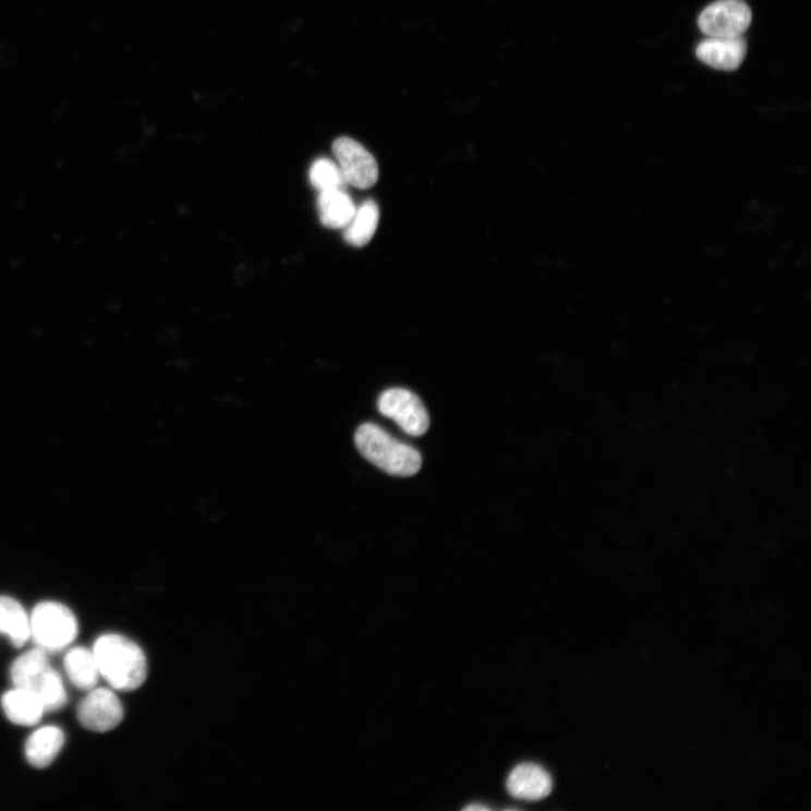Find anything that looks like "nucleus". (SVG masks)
Segmentation results:
<instances>
[{
    "label": "nucleus",
    "instance_id": "f257e3e1",
    "mask_svg": "<svg viewBox=\"0 0 811 811\" xmlns=\"http://www.w3.org/2000/svg\"><path fill=\"white\" fill-rule=\"evenodd\" d=\"M99 674L120 691H134L147 678V661L142 649L121 634L99 637L94 645Z\"/></svg>",
    "mask_w": 811,
    "mask_h": 811
},
{
    "label": "nucleus",
    "instance_id": "f03ea898",
    "mask_svg": "<svg viewBox=\"0 0 811 811\" xmlns=\"http://www.w3.org/2000/svg\"><path fill=\"white\" fill-rule=\"evenodd\" d=\"M355 445L367 461L392 476L411 477L422 467V456L417 450L397 441L375 424L366 423L358 428Z\"/></svg>",
    "mask_w": 811,
    "mask_h": 811
},
{
    "label": "nucleus",
    "instance_id": "7ed1b4c3",
    "mask_svg": "<svg viewBox=\"0 0 811 811\" xmlns=\"http://www.w3.org/2000/svg\"><path fill=\"white\" fill-rule=\"evenodd\" d=\"M31 637L45 652H59L70 646L78 632L74 614L56 602H44L34 608L29 618Z\"/></svg>",
    "mask_w": 811,
    "mask_h": 811
},
{
    "label": "nucleus",
    "instance_id": "20e7f679",
    "mask_svg": "<svg viewBox=\"0 0 811 811\" xmlns=\"http://www.w3.org/2000/svg\"><path fill=\"white\" fill-rule=\"evenodd\" d=\"M752 20V10L742 0H717L701 12L698 25L709 38H737L750 28Z\"/></svg>",
    "mask_w": 811,
    "mask_h": 811
},
{
    "label": "nucleus",
    "instance_id": "39448f33",
    "mask_svg": "<svg viewBox=\"0 0 811 811\" xmlns=\"http://www.w3.org/2000/svg\"><path fill=\"white\" fill-rule=\"evenodd\" d=\"M378 410L410 435H424L429 427V417L423 402L410 390L394 388L383 392L378 400Z\"/></svg>",
    "mask_w": 811,
    "mask_h": 811
},
{
    "label": "nucleus",
    "instance_id": "423d86ee",
    "mask_svg": "<svg viewBox=\"0 0 811 811\" xmlns=\"http://www.w3.org/2000/svg\"><path fill=\"white\" fill-rule=\"evenodd\" d=\"M332 153L347 184L365 190L377 183V160L358 142L348 137L338 138L332 145Z\"/></svg>",
    "mask_w": 811,
    "mask_h": 811
},
{
    "label": "nucleus",
    "instance_id": "0eeeda50",
    "mask_svg": "<svg viewBox=\"0 0 811 811\" xmlns=\"http://www.w3.org/2000/svg\"><path fill=\"white\" fill-rule=\"evenodd\" d=\"M81 724L89 730L105 733L114 729L123 719L119 698L108 689H92L77 710Z\"/></svg>",
    "mask_w": 811,
    "mask_h": 811
},
{
    "label": "nucleus",
    "instance_id": "6e6552de",
    "mask_svg": "<svg viewBox=\"0 0 811 811\" xmlns=\"http://www.w3.org/2000/svg\"><path fill=\"white\" fill-rule=\"evenodd\" d=\"M695 55L717 71L735 72L747 58L748 43L742 37L707 38L699 44Z\"/></svg>",
    "mask_w": 811,
    "mask_h": 811
},
{
    "label": "nucleus",
    "instance_id": "1a4fd4ad",
    "mask_svg": "<svg viewBox=\"0 0 811 811\" xmlns=\"http://www.w3.org/2000/svg\"><path fill=\"white\" fill-rule=\"evenodd\" d=\"M507 790L518 798L536 801L548 797L553 790L550 774L532 763L518 765L507 779Z\"/></svg>",
    "mask_w": 811,
    "mask_h": 811
},
{
    "label": "nucleus",
    "instance_id": "9d476101",
    "mask_svg": "<svg viewBox=\"0 0 811 811\" xmlns=\"http://www.w3.org/2000/svg\"><path fill=\"white\" fill-rule=\"evenodd\" d=\"M2 706L8 718L21 726L37 725L46 712L40 698L22 688L7 692L2 699Z\"/></svg>",
    "mask_w": 811,
    "mask_h": 811
},
{
    "label": "nucleus",
    "instance_id": "9b49d317",
    "mask_svg": "<svg viewBox=\"0 0 811 811\" xmlns=\"http://www.w3.org/2000/svg\"><path fill=\"white\" fill-rule=\"evenodd\" d=\"M50 669L47 652L40 649L33 650L14 662L11 668V679L15 688L26 689L37 694Z\"/></svg>",
    "mask_w": 811,
    "mask_h": 811
},
{
    "label": "nucleus",
    "instance_id": "f8f14e48",
    "mask_svg": "<svg viewBox=\"0 0 811 811\" xmlns=\"http://www.w3.org/2000/svg\"><path fill=\"white\" fill-rule=\"evenodd\" d=\"M63 743L64 735L60 728L56 726L44 727L34 731L27 739L26 759L34 767H47L56 760Z\"/></svg>",
    "mask_w": 811,
    "mask_h": 811
},
{
    "label": "nucleus",
    "instance_id": "ddd939ff",
    "mask_svg": "<svg viewBox=\"0 0 811 811\" xmlns=\"http://www.w3.org/2000/svg\"><path fill=\"white\" fill-rule=\"evenodd\" d=\"M317 206L322 223L331 229L346 228L356 213L353 199L343 189L320 192Z\"/></svg>",
    "mask_w": 811,
    "mask_h": 811
},
{
    "label": "nucleus",
    "instance_id": "4468645a",
    "mask_svg": "<svg viewBox=\"0 0 811 811\" xmlns=\"http://www.w3.org/2000/svg\"><path fill=\"white\" fill-rule=\"evenodd\" d=\"M0 632L7 634L15 647L24 646L31 637L29 618L12 597L0 596Z\"/></svg>",
    "mask_w": 811,
    "mask_h": 811
},
{
    "label": "nucleus",
    "instance_id": "2eb2a0df",
    "mask_svg": "<svg viewBox=\"0 0 811 811\" xmlns=\"http://www.w3.org/2000/svg\"><path fill=\"white\" fill-rule=\"evenodd\" d=\"M64 668L74 686L81 690H92L98 682L99 669L93 651L84 647L66 653Z\"/></svg>",
    "mask_w": 811,
    "mask_h": 811
},
{
    "label": "nucleus",
    "instance_id": "dca6fc26",
    "mask_svg": "<svg viewBox=\"0 0 811 811\" xmlns=\"http://www.w3.org/2000/svg\"><path fill=\"white\" fill-rule=\"evenodd\" d=\"M379 208L375 201L368 199L356 209L351 222L344 228L346 241L355 247L365 246L377 231L379 225Z\"/></svg>",
    "mask_w": 811,
    "mask_h": 811
},
{
    "label": "nucleus",
    "instance_id": "f3484780",
    "mask_svg": "<svg viewBox=\"0 0 811 811\" xmlns=\"http://www.w3.org/2000/svg\"><path fill=\"white\" fill-rule=\"evenodd\" d=\"M311 182L315 189L323 191L346 190V181L340 167L327 158L317 159L310 172Z\"/></svg>",
    "mask_w": 811,
    "mask_h": 811
},
{
    "label": "nucleus",
    "instance_id": "a211bd4d",
    "mask_svg": "<svg viewBox=\"0 0 811 811\" xmlns=\"http://www.w3.org/2000/svg\"><path fill=\"white\" fill-rule=\"evenodd\" d=\"M37 695L43 701L46 712H57L65 704L66 693L63 682L55 669L49 670Z\"/></svg>",
    "mask_w": 811,
    "mask_h": 811
},
{
    "label": "nucleus",
    "instance_id": "6ab92c4d",
    "mask_svg": "<svg viewBox=\"0 0 811 811\" xmlns=\"http://www.w3.org/2000/svg\"><path fill=\"white\" fill-rule=\"evenodd\" d=\"M464 810H489V807L475 803L467 806Z\"/></svg>",
    "mask_w": 811,
    "mask_h": 811
}]
</instances>
